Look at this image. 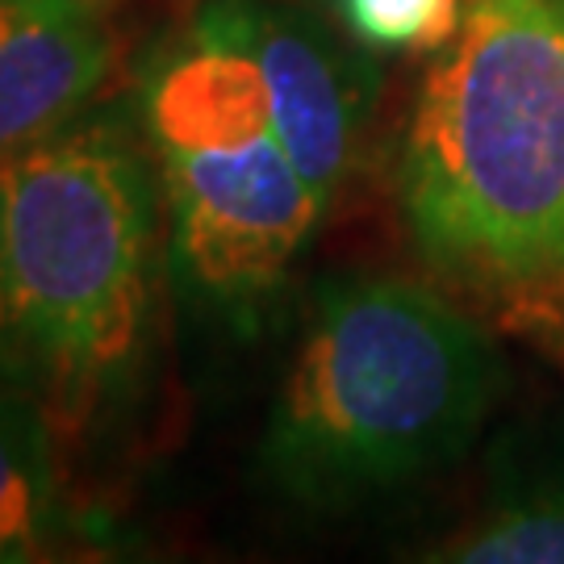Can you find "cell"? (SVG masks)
I'll return each mask as SVG.
<instances>
[{"label": "cell", "mask_w": 564, "mask_h": 564, "mask_svg": "<svg viewBox=\"0 0 564 564\" xmlns=\"http://www.w3.org/2000/svg\"><path fill=\"white\" fill-rule=\"evenodd\" d=\"M426 263L506 310L564 297V0H464L398 151Z\"/></svg>", "instance_id": "obj_1"}, {"label": "cell", "mask_w": 564, "mask_h": 564, "mask_svg": "<svg viewBox=\"0 0 564 564\" xmlns=\"http://www.w3.org/2000/svg\"><path fill=\"white\" fill-rule=\"evenodd\" d=\"M506 389L494 335L431 284L335 276L314 293L260 435V477L347 510L464 460Z\"/></svg>", "instance_id": "obj_2"}, {"label": "cell", "mask_w": 564, "mask_h": 564, "mask_svg": "<svg viewBox=\"0 0 564 564\" xmlns=\"http://www.w3.org/2000/svg\"><path fill=\"white\" fill-rule=\"evenodd\" d=\"M155 314V184L113 121L0 160V377L63 431L139 384Z\"/></svg>", "instance_id": "obj_3"}, {"label": "cell", "mask_w": 564, "mask_h": 564, "mask_svg": "<svg viewBox=\"0 0 564 564\" xmlns=\"http://www.w3.org/2000/svg\"><path fill=\"white\" fill-rule=\"evenodd\" d=\"M167 202V263L193 305L260 330L326 209L284 147L268 88L235 42L188 18L139 88Z\"/></svg>", "instance_id": "obj_4"}, {"label": "cell", "mask_w": 564, "mask_h": 564, "mask_svg": "<svg viewBox=\"0 0 564 564\" xmlns=\"http://www.w3.org/2000/svg\"><path fill=\"white\" fill-rule=\"evenodd\" d=\"M193 18L256 63L284 147L330 214L381 97L372 51L297 0H202Z\"/></svg>", "instance_id": "obj_5"}, {"label": "cell", "mask_w": 564, "mask_h": 564, "mask_svg": "<svg viewBox=\"0 0 564 564\" xmlns=\"http://www.w3.org/2000/svg\"><path fill=\"white\" fill-rule=\"evenodd\" d=\"M109 63L101 0H0V160L67 130Z\"/></svg>", "instance_id": "obj_6"}, {"label": "cell", "mask_w": 564, "mask_h": 564, "mask_svg": "<svg viewBox=\"0 0 564 564\" xmlns=\"http://www.w3.org/2000/svg\"><path fill=\"white\" fill-rule=\"evenodd\" d=\"M67 535L55 426L25 393L0 384V564L51 561Z\"/></svg>", "instance_id": "obj_7"}, {"label": "cell", "mask_w": 564, "mask_h": 564, "mask_svg": "<svg viewBox=\"0 0 564 564\" xmlns=\"http://www.w3.org/2000/svg\"><path fill=\"white\" fill-rule=\"evenodd\" d=\"M426 561L564 564V447L502 468L477 519L431 547Z\"/></svg>", "instance_id": "obj_8"}, {"label": "cell", "mask_w": 564, "mask_h": 564, "mask_svg": "<svg viewBox=\"0 0 564 564\" xmlns=\"http://www.w3.org/2000/svg\"><path fill=\"white\" fill-rule=\"evenodd\" d=\"M335 9L372 55H435L456 34L464 0H335Z\"/></svg>", "instance_id": "obj_9"}]
</instances>
